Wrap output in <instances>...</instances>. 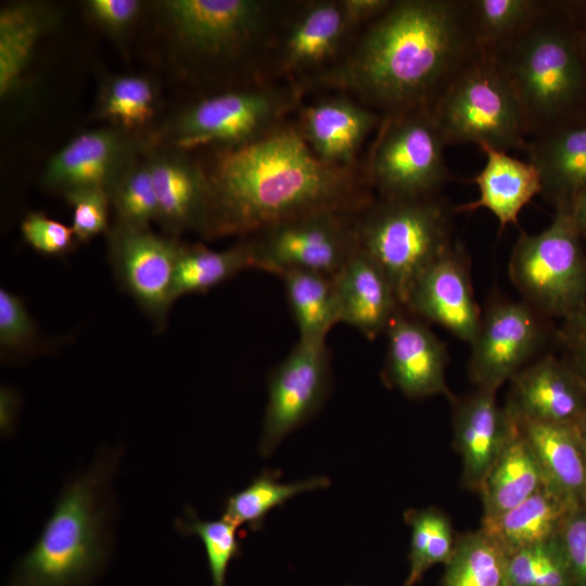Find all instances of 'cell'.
Returning a JSON list of instances; mask_svg holds the SVG:
<instances>
[{
    "label": "cell",
    "mask_w": 586,
    "mask_h": 586,
    "mask_svg": "<svg viewBox=\"0 0 586 586\" xmlns=\"http://www.w3.org/2000/svg\"><path fill=\"white\" fill-rule=\"evenodd\" d=\"M479 50L469 1L396 0L305 91L344 93L381 116L431 107Z\"/></svg>",
    "instance_id": "1"
},
{
    "label": "cell",
    "mask_w": 586,
    "mask_h": 586,
    "mask_svg": "<svg viewBox=\"0 0 586 586\" xmlns=\"http://www.w3.org/2000/svg\"><path fill=\"white\" fill-rule=\"evenodd\" d=\"M203 235L249 237L319 211L361 213L373 201L364 168L320 161L293 122L241 148L214 153Z\"/></svg>",
    "instance_id": "2"
},
{
    "label": "cell",
    "mask_w": 586,
    "mask_h": 586,
    "mask_svg": "<svg viewBox=\"0 0 586 586\" xmlns=\"http://www.w3.org/2000/svg\"><path fill=\"white\" fill-rule=\"evenodd\" d=\"M485 50L507 75L531 140L586 122V60L573 1H549L525 30Z\"/></svg>",
    "instance_id": "3"
},
{
    "label": "cell",
    "mask_w": 586,
    "mask_h": 586,
    "mask_svg": "<svg viewBox=\"0 0 586 586\" xmlns=\"http://www.w3.org/2000/svg\"><path fill=\"white\" fill-rule=\"evenodd\" d=\"M117 461L116 450L102 451L87 471L66 484L8 586H89L111 546L110 482Z\"/></svg>",
    "instance_id": "4"
},
{
    "label": "cell",
    "mask_w": 586,
    "mask_h": 586,
    "mask_svg": "<svg viewBox=\"0 0 586 586\" xmlns=\"http://www.w3.org/2000/svg\"><path fill=\"white\" fill-rule=\"evenodd\" d=\"M450 211L435 196L378 199L357 218L362 250L384 272L400 306L424 270L451 244Z\"/></svg>",
    "instance_id": "5"
},
{
    "label": "cell",
    "mask_w": 586,
    "mask_h": 586,
    "mask_svg": "<svg viewBox=\"0 0 586 586\" xmlns=\"http://www.w3.org/2000/svg\"><path fill=\"white\" fill-rule=\"evenodd\" d=\"M430 109L446 144L474 143L506 152L527 144L513 88L488 50L480 49Z\"/></svg>",
    "instance_id": "6"
},
{
    "label": "cell",
    "mask_w": 586,
    "mask_h": 586,
    "mask_svg": "<svg viewBox=\"0 0 586 586\" xmlns=\"http://www.w3.org/2000/svg\"><path fill=\"white\" fill-rule=\"evenodd\" d=\"M305 91L296 84L266 80L204 98L182 111L170 126L177 149L209 146L214 152L255 142L288 124Z\"/></svg>",
    "instance_id": "7"
},
{
    "label": "cell",
    "mask_w": 586,
    "mask_h": 586,
    "mask_svg": "<svg viewBox=\"0 0 586 586\" xmlns=\"http://www.w3.org/2000/svg\"><path fill=\"white\" fill-rule=\"evenodd\" d=\"M570 207H557L550 225L520 233L509 275L523 301L546 318H565L586 305V254Z\"/></svg>",
    "instance_id": "8"
},
{
    "label": "cell",
    "mask_w": 586,
    "mask_h": 586,
    "mask_svg": "<svg viewBox=\"0 0 586 586\" xmlns=\"http://www.w3.org/2000/svg\"><path fill=\"white\" fill-rule=\"evenodd\" d=\"M162 8L178 42L193 56L227 62L271 49L288 4L269 0H169Z\"/></svg>",
    "instance_id": "9"
},
{
    "label": "cell",
    "mask_w": 586,
    "mask_h": 586,
    "mask_svg": "<svg viewBox=\"0 0 586 586\" xmlns=\"http://www.w3.org/2000/svg\"><path fill=\"white\" fill-rule=\"evenodd\" d=\"M446 142L430 107L382 116L362 167L379 199L435 196L448 179Z\"/></svg>",
    "instance_id": "10"
},
{
    "label": "cell",
    "mask_w": 586,
    "mask_h": 586,
    "mask_svg": "<svg viewBox=\"0 0 586 586\" xmlns=\"http://www.w3.org/2000/svg\"><path fill=\"white\" fill-rule=\"evenodd\" d=\"M360 213L319 211L264 228L245 240L253 268L281 276L308 270L334 278L358 250Z\"/></svg>",
    "instance_id": "11"
},
{
    "label": "cell",
    "mask_w": 586,
    "mask_h": 586,
    "mask_svg": "<svg viewBox=\"0 0 586 586\" xmlns=\"http://www.w3.org/2000/svg\"><path fill=\"white\" fill-rule=\"evenodd\" d=\"M359 31L341 0L288 4L273 41L269 64L272 80L305 87L346 53Z\"/></svg>",
    "instance_id": "12"
},
{
    "label": "cell",
    "mask_w": 586,
    "mask_h": 586,
    "mask_svg": "<svg viewBox=\"0 0 586 586\" xmlns=\"http://www.w3.org/2000/svg\"><path fill=\"white\" fill-rule=\"evenodd\" d=\"M546 319L524 301L493 298L470 343L468 374L475 388L497 392L534 361L550 335Z\"/></svg>",
    "instance_id": "13"
},
{
    "label": "cell",
    "mask_w": 586,
    "mask_h": 586,
    "mask_svg": "<svg viewBox=\"0 0 586 586\" xmlns=\"http://www.w3.org/2000/svg\"><path fill=\"white\" fill-rule=\"evenodd\" d=\"M331 384L326 342L298 341L268 374V402L259 443L262 456H269L289 433L320 410Z\"/></svg>",
    "instance_id": "14"
},
{
    "label": "cell",
    "mask_w": 586,
    "mask_h": 586,
    "mask_svg": "<svg viewBox=\"0 0 586 586\" xmlns=\"http://www.w3.org/2000/svg\"><path fill=\"white\" fill-rule=\"evenodd\" d=\"M180 244L149 229L119 224L109 230L110 260L115 275L158 329L166 326Z\"/></svg>",
    "instance_id": "15"
},
{
    "label": "cell",
    "mask_w": 586,
    "mask_h": 586,
    "mask_svg": "<svg viewBox=\"0 0 586 586\" xmlns=\"http://www.w3.org/2000/svg\"><path fill=\"white\" fill-rule=\"evenodd\" d=\"M405 308L437 323L470 344L482 310L474 296L468 257L459 244H450L413 284Z\"/></svg>",
    "instance_id": "16"
},
{
    "label": "cell",
    "mask_w": 586,
    "mask_h": 586,
    "mask_svg": "<svg viewBox=\"0 0 586 586\" xmlns=\"http://www.w3.org/2000/svg\"><path fill=\"white\" fill-rule=\"evenodd\" d=\"M383 380L412 399L454 396L446 383L447 351L426 321L400 306L387 329Z\"/></svg>",
    "instance_id": "17"
},
{
    "label": "cell",
    "mask_w": 586,
    "mask_h": 586,
    "mask_svg": "<svg viewBox=\"0 0 586 586\" xmlns=\"http://www.w3.org/2000/svg\"><path fill=\"white\" fill-rule=\"evenodd\" d=\"M381 120L378 112L337 92L301 104L293 123L320 161L356 167L362 145Z\"/></svg>",
    "instance_id": "18"
},
{
    "label": "cell",
    "mask_w": 586,
    "mask_h": 586,
    "mask_svg": "<svg viewBox=\"0 0 586 586\" xmlns=\"http://www.w3.org/2000/svg\"><path fill=\"white\" fill-rule=\"evenodd\" d=\"M505 408L515 420L579 428L586 388L561 358L548 354L512 378Z\"/></svg>",
    "instance_id": "19"
},
{
    "label": "cell",
    "mask_w": 586,
    "mask_h": 586,
    "mask_svg": "<svg viewBox=\"0 0 586 586\" xmlns=\"http://www.w3.org/2000/svg\"><path fill=\"white\" fill-rule=\"evenodd\" d=\"M453 445L462 463L461 484L479 494L511 437L515 422L499 406L496 392L475 388L453 398Z\"/></svg>",
    "instance_id": "20"
},
{
    "label": "cell",
    "mask_w": 586,
    "mask_h": 586,
    "mask_svg": "<svg viewBox=\"0 0 586 586\" xmlns=\"http://www.w3.org/2000/svg\"><path fill=\"white\" fill-rule=\"evenodd\" d=\"M136 143L120 128H101L73 138L48 162L42 183L63 194L81 188L106 191L137 158Z\"/></svg>",
    "instance_id": "21"
},
{
    "label": "cell",
    "mask_w": 586,
    "mask_h": 586,
    "mask_svg": "<svg viewBox=\"0 0 586 586\" xmlns=\"http://www.w3.org/2000/svg\"><path fill=\"white\" fill-rule=\"evenodd\" d=\"M157 203V221L170 233L203 234L209 209V183L204 169L184 150L148 156Z\"/></svg>",
    "instance_id": "22"
},
{
    "label": "cell",
    "mask_w": 586,
    "mask_h": 586,
    "mask_svg": "<svg viewBox=\"0 0 586 586\" xmlns=\"http://www.w3.org/2000/svg\"><path fill=\"white\" fill-rule=\"evenodd\" d=\"M340 322L369 340L386 329L400 304L381 268L358 247L334 277Z\"/></svg>",
    "instance_id": "23"
},
{
    "label": "cell",
    "mask_w": 586,
    "mask_h": 586,
    "mask_svg": "<svg viewBox=\"0 0 586 586\" xmlns=\"http://www.w3.org/2000/svg\"><path fill=\"white\" fill-rule=\"evenodd\" d=\"M480 149L486 162L471 180L479 188V198L456 207L455 212L485 208L496 217L501 230L507 225L518 224L523 207L543 192L540 174L531 161L524 162L488 146Z\"/></svg>",
    "instance_id": "24"
},
{
    "label": "cell",
    "mask_w": 586,
    "mask_h": 586,
    "mask_svg": "<svg viewBox=\"0 0 586 586\" xmlns=\"http://www.w3.org/2000/svg\"><path fill=\"white\" fill-rule=\"evenodd\" d=\"M545 484L573 506L586 494V449L578 428L515 420Z\"/></svg>",
    "instance_id": "25"
},
{
    "label": "cell",
    "mask_w": 586,
    "mask_h": 586,
    "mask_svg": "<svg viewBox=\"0 0 586 586\" xmlns=\"http://www.w3.org/2000/svg\"><path fill=\"white\" fill-rule=\"evenodd\" d=\"M525 150L555 207H570L586 190V122L532 139Z\"/></svg>",
    "instance_id": "26"
},
{
    "label": "cell",
    "mask_w": 586,
    "mask_h": 586,
    "mask_svg": "<svg viewBox=\"0 0 586 586\" xmlns=\"http://www.w3.org/2000/svg\"><path fill=\"white\" fill-rule=\"evenodd\" d=\"M572 507L545 484L505 513L482 520L481 528L510 555L555 538Z\"/></svg>",
    "instance_id": "27"
},
{
    "label": "cell",
    "mask_w": 586,
    "mask_h": 586,
    "mask_svg": "<svg viewBox=\"0 0 586 586\" xmlns=\"http://www.w3.org/2000/svg\"><path fill=\"white\" fill-rule=\"evenodd\" d=\"M544 485L539 466L515 424L511 437L479 492L483 504L482 520L505 513Z\"/></svg>",
    "instance_id": "28"
},
{
    "label": "cell",
    "mask_w": 586,
    "mask_h": 586,
    "mask_svg": "<svg viewBox=\"0 0 586 586\" xmlns=\"http://www.w3.org/2000/svg\"><path fill=\"white\" fill-rule=\"evenodd\" d=\"M51 22L43 4L18 2L0 12V94L8 97L18 86L34 49Z\"/></svg>",
    "instance_id": "29"
},
{
    "label": "cell",
    "mask_w": 586,
    "mask_h": 586,
    "mask_svg": "<svg viewBox=\"0 0 586 586\" xmlns=\"http://www.w3.org/2000/svg\"><path fill=\"white\" fill-rule=\"evenodd\" d=\"M280 277L300 341L326 342L330 329L340 322L334 278L308 270H290Z\"/></svg>",
    "instance_id": "30"
},
{
    "label": "cell",
    "mask_w": 586,
    "mask_h": 586,
    "mask_svg": "<svg viewBox=\"0 0 586 586\" xmlns=\"http://www.w3.org/2000/svg\"><path fill=\"white\" fill-rule=\"evenodd\" d=\"M247 268H253V263L245 240L222 251L202 244H180L171 285L173 301L204 292Z\"/></svg>",
    "instance_id": "31"
},
{
    "label": "cell",
    "mask_w": 586,
    "mask_h": 586,
    "mask_svg": "<svg viewBox=\"0 0 586 586\" xmlns=\"http://www.w3.org/2000/svg\"><path fill=\"white\" fill-rule=\"evenodd\" d=\"M507 551L481 527L456 538L442 586H511Z\"/></svg>",
    "instance_id": "32"
},
{
    "label": "cell",
    "mask_w": 586,
    "mask_h": 586,
    "mask_svg": "<svg viewBox=\"0 0 586 586\" xmlns=\"http://www.w3.org/2000/svg\"><path fill=\"white\" fill-rule=\"evenodd\" d=\"M278 479L275 471L262 472L247 486L227 498L222 518L237 526L246 525L251 531H257L272 509L282 507L301 493L324 488L330 484L326 476L294 483H280Z\"/></svg>",
    "instance_id": "33"
},
{
    "label": "cell",
    "mask_w": 586,
    "mask_h": 586,
    "mask_svg": "<svg viewBox=\"0 0 586 586\" xmlns=\"http://www.w3.org/2000/svg\"><path fill=\"white\" fill-rule=\"evenodd\" d=\"M404 520L410 527V570L404 586H413L429 568L446 564L450 559L456 538L449 518L436 507L408 509Z\"/></svg>",
    "instance_id": "34"
},
{
    "label": "cell",
    "mask_w": 586,
    "mask_h": 586,
    "mask_svg": "<svg viewBox=\"0 0 586 586\" xmlns=\"http://www.w3.org/2000/svg\"><path fill=\"white\" fill-rule=\"evenodd\" d=\"M540 0H471L470 14L480 49H492L521 34L547 9Z\"/></svg>",
    "instance_id": "35"
},
{
    "label": "cell",
    "mask_w": 586,
    "mask_h": 586,
    "mask_svg": "<svg viewBox=\"0 0 586 586\" xmlns=\"http://www.w3.org/2000/svg\"><path fill=\"white\" fill-rule=\"evenodd\" d=\"M155 90L143 76L120 75L102 85L98 114L117 124L122 130L144 125L154 113Z\"/></svg>",
    "instance_id": "36"
},
{
    "label": "cell",
    "mask_w": 586,
    "mask_h": 586,
    "mask_svg": "<svg viewBox=\"0 0 586 586\" xmlns=\"http://www.w3.org/2000/svg\"><path fill=\"white\" fill-rule=\"evenodd\" d=\"M115 208L116 224L149 229L157 220V203L148 157H138L122 173L107 191Z\"/></svg>",
    "instance_id": "37"
},
{
    "label": "cell",
    "mask_w": 586,
    "mask_h": 586,
    "mask_svg": "<svg viewBox=\"0 0 586 586\" xmlns=\"http://www.w3.org/2000/svg\"><path fill=\"white\" fill-rule=\"evenodd\" d=\"M511 586H574L557 536L509 555Z\"/></svg>",
    "instance_id": "38"
},
{
    "label": "cell",
    "mask_w": 586,
    "mask_h": 586,
    "mask_svg": "<svg viewBox=\"0 0 586 586\" xmlns=\"http://www.w3.org/2000/svg\"><path fill=\"white\" fill-rule=\"evenodd\" d=\"M176 528L182 535L198 536L205 548L212 586H225L226 573L230 561L241 553L238 527L221 518L216 521H203L191 507H186L184 518L176 520Z\"/></svg>",
    "instance_id": "39"
},
{
    "label": "cell",
    "mask_w": 586,
    "mask_h": 586,
    "mask_svg": "<svg viewBox=\"0 0 586 586\" xmlns=\"http://www.w3.org/2000/svg\"><path fill=\"white\" fill-rule=\"evenodd\" d=\"M73 207L72 229L75 239L86 242L107 230L110 198L105 189L81 188L64 193Z\"/></svg>",
    "instance_id": "40"
},
{
    "label": "cell",
    "mask_w": 586,
    "mask_h": 586,
    "mask_svg": "<svg viewBox=\"0 0 586 586\" xmlns=\"http://www.w3.org/2000/svg\"><path fill=\"white\" fill-rule=\"evenodd\" d=\"M557 539L574 586H586V508L582 504L570 509Z\"/></svg>",
    "instance_id": "41"
},
{
    "label": "cell",
    "mask_w": 586,
    "mask_h": 586,
    "mask_svg": "<svg viewBox=\"0 0 586 586\" xmlns=\"http://www.w3.org/2000/svg\"><path fill=\"white\" fill-rule=\"evenodd\" d=\"M22 234L36 251L47 255L67 252L75 239L72 227L51 219L42 213H29L22 221Z\"/></svg>",
    "instance_id": "42"
},
{
    "label": "cell",
    "mask_w": 586,
    "mask_h": 586,
    "mask_svg": "<svg viewBox=\"0 0 586 586\" xmlns=\"http://www.w3.org/2000/svg\"><path fill=\"white\" fill-rule=\"evenodd\" d=\"M36 334V327L24 303L5 289L0 290V345L17 349L28 344Z\"/></svg>",
    "instance_id": "43"
},
{
    "label": "cell",
    "mask_w": 586,
    "mask_h": 586,
    "mask_svg": "<svg viewBox=\"0 0 586 586\" xmlns=\"http://www.w3.org/2000/svg\"><path fill=\"white\" fill-rule=\"evenodd\" d=\"M555 339L561 360L586 388V305L562 319Z\"/></svg>",
    "instance_id": "44"
},
{
    "label": "cell",
    "mask_w": 586,
    "mask_h": 586,
    "mask_svg": "<svg viewBox=\"0 0 586 586\" xmlns=\"http://www.w3.org/2000/svg\"><path fill=\"white\" fill-rule=\"evenodd\" d=\"M138 0H88L87 14L103 30L114 37L124 36L140 14Z\"/></svg>",
    "instance_id": "45"
},
{
    "label": "cell",
    "mask_w": 586,
    "mask_h": 586,
    "mask_svg": "<svg viewBox=\"0 0 586 586\" xmlns=\"http://www.w3.org/2000/svg\"><path fill=\"white\" fill-rule=\"evenodd\" d=\"M341 2L349 22L358 31L383 14L392 4V0H341Z\"/></svg>",
    "instance_id": "46"
},
{
    "label": "cell",
    "mask_w": 586,
    "mask_h": 586,
    "mask_svg": "<svg viewBox=\"0 0 586 586\" xmlns=\"http://www.w3.org/2000/svg\"><path fill=\"white\" fill-rule=\"evenodd\" d=\"M1 428L2 431H8L13 422L15 409L18 405L17 397L13 391L8 387L1 390Z\"/></svg>",
    "instance_id": "47"
},
{
    "label": "cell",
    "mask_w": 586,
    "mask_h": 586,
    "mask_svg": "<svg viewBox=\"0 0 586 586\" xmlns=\"http://www.w3.org/2000/svg\"><path fill=\"white\" fill-rule=\"evenodd\" d=\"M572 213L581 237L586 239V190L573 204Z\"/></svg>",
    "instance_id": "48"
},
{
    "label": "cell",
    "mask_w": 586,
    "mask_h": 586,
    "mask_svg": "<svg viewBox=\"0 0 586 586\" xmlns=\"http://www.w3.org/2000/svg\"><path fill=\"white\" fill-rule=\"evenodd\" d=\"M582 49L586 60V1H573Z\"/></svg>",
    "instance_id": "49"
},
{
    "label": "cell",
    "mask_w": 586,
    "mask_h": 586,
    "mask_svg": "<svg viewBox=\"0 0 586 586\" xmlns=\"http://www.w3.org/2000/svg\"><path fill=\"white\" fill-rule=\"evenodd\" d=\"M579 430V433H581V436H582V440L584 442V445H585V449H586V420L584 421V423L578 428Z\"/></svg>",
    "instance_id": "50"
},
{
    "label": "cell",
    "mask_w": 586,
    "mask_h": 586,
    "mask_svg": "<svg viewBox=\"0 0 586 586\" xmlns=\"http://www.w3.org/2000/svg\"><path fill=\"white\" fill-rule=\"evenodd\" d=\"M582 505L586 508V494H585V497H584V499H583Z\"/></svg>",
    "instance_id": "51"
}]
</instances>
